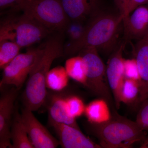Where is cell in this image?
<instances>
[{
	"label": "cell",
	"instance_id": "obj_1",
	"mask_svg": "<svg viewBox=\"0 0 148 148\" xmlns=\"http://www.w3.org/2000/svg\"><path fill=\"white\" fill-rule=\"evenodd\" d=\"M61 33L51 36L40 46L36 61L29 76L23 93L25 108L34 112L44 103L47 95L46 79L53 61L64 53Z\"/></svg>",
	"mask_w": 148,
	"mask_h": 148
},
{
	"label": "cell",
	"instance_id": "obj_2",
	"mask_svg": "<svg viewBox=\"0 0 148 148\" xmlns=\"http://www.w3.org/2000/svg\"><path fill=\"white\" fill-rule=\"evenodd\" d=\"M123 20V16L119 13L98 11L88 19L82 39L75 45L64 48V52L73 55L87 48L111 50L116 44Z\"/></svg>",
	"mask_w": 148,
	"mask_h": 148
},
{
	"label": "cell",
	"instance_id": "obj_3",
	"mask_svg": "<svg viewBox=\"0 0 148 148\" xmlns=\"http://www.w3.org/2000/svg\"><path fill=\"white\" fill-rule=\"evenodd\" d=\"M108 121L94 124L88 122L87 130L99 141L102 148H130L145 137L136 122L114 113Z\"/></svg>",
	"mask_w": 148,
	"mask_h": 148
},
{
	"label": "cell",
	"instance_id": "obj_4",
	"mask_svg": "<svg viewBox=\"0 0 148 148\" xmlns=\"http://www.w3.org/2000/svg\"><path fill=\"white\" fill-rule=\"evenodd\" d=\"M11 13L1 20L0 41L8 40L22 48L28 47L54 34L34 17L22 11Z\"/></svg>",
	"mask_w": 148,
	"mask_h": 148
},
{
	"label": "cell",
	"instance_id": "obj_5",
	"mask_svg": "<svg viewBox=\"0 0 148 148\" xmlns=\"http://www.w3.org/2000/svg\"><path fill=\"white\" fill-rule=\"evenodd\" d=\"M21 11L54 33H64L70 21L61 0H26Z\"/></svg>",
	"mask_w": 148,
	"mask_h": 148
},
{
	"label": "cell",
	"instance_id": "obj_6",
	"mask_svg": "<svg viewBox=\"0 0 148 148\" xmlns=\"http://www.w3.org/2000/svg\"><path fill=\"white\" fill-rule=\"evenodd\" d=\"M86 66V87L95 95L108 102L109 105L114 104L113 97L109 87L107 77L106 66L94 48H87L79 52Z\"/></svg>",
	"mask_w": 148,
	"mask_h": 148
},
{
	"label": "cell",
	"instance_id": "obj_7",
	"mask_svg": "<svg viewBox=\"0 0 148 148\" xmlns=\"http://www.w3.org/2000/svg\"><path fill=\"white\" fill-rule=\"evenodd\" d=\"M40 51V47L29 49L19 53L3 70L0 82L1 88L5 86H12L19 90L29 76Z\"/></svg>",
	"mask_w": 148,
	"mask_h": 148
},
{
	"label": "cell",
	"instance_id": "obj_8",
	"mask_svg": "<svg viewBox=\"0 0 148 148\" xmlns=\"http://www.w3.org/2000/svg\"><path fill=\"white\" fill-rule=\"evenodd\" d=\"M33 111L24 108L21 119L30 140L35 148H56L59 144L47 129L34 115Z\"/></svg>",
	"mask_w": 148,
	"mask_h": 148
},
{
	"label": "cell",
	"instance_id": "obj_9",
	"mask_svg": "<svg viewBox=\"0 0 148 148\" xmlns=\"http://www.w3.org/2000/svg\"><path fill=\"white\" fill-rule=\"evenodd\" d=\"M124 47L121 44L111 55L106 66V77L109 87L113 97L117 109L120 107V93L124 75L123 51Z\"/></svg>",
	"mask_w": 148,
	"mask_h": 148
},
{
	"label": "cell",
	"instance_id": "obj_10",
	"mask_svg": "<svg viewBox=\"0 0 148 148\" xmlns=\"http://www.w3.org/2000/svg\"><path fill=\"white\" fill-rule=\"evenodd\" d=\"M18 90L13 87L3 93L0 98V148H12L10 130L14 103Z\"/></svg>",
	"mask_w": 148,
	"mask_h": 148
},
{
	"label": "cell",
	"instance_id": "obj_11",
	"mask_svg": "<svg viewBox=\"0 0 148 148\" xmlns=\"http://www.w3.org/2000/svg\"><path fill=\"white\" fill-rule=\"evenodd\" d=\"M59 138V144L64 148H101L77 129L67 125L59 123L49 119Z\"/></svg>",
	"mask_w": 148,
	"mask_h": 148
},
{
	"label": "cell",
	"instance_id": "obj_12",
	"mask_svg": "<svg viewBox=\"0 0 148 148\" xmlns=\"http://www.w3.org/2000/svg\"><path fill=\"white\" fill-rule=\"evenodd\" d=\"M124 36L127 39L140 40L148 34V5L136 8L123 20Z\"/></svg>",
	"mask_w": 148,
	"mask_h": 148
},
{
	"label": "cell",
	"instance_id": "obj_13",
	"mask_svg": "<svg viewBox=\"0 0 148 148\" xmlns=\"http://www.w3.org/2000/svg\"><path fill=\"white\" fill-rule=\"evenodd\" d=\"M140 76V95L136 104H143L148 99V34L138 40L135 48Z\"/></svg>",
	"mask_w": 148,
	"mask_h": 148
},
{
	"label": "cell",
	"instance_id": "obj_14",
	"mask_svg": "<svg viewBox=\"0 0 148 148\" xmlns=\"http://www.w3.org/2000/svg\"><path fill=\"white\" fill-rule=\"evenodd\" d=\"M70 20L89 19L98 11V0H61Z\"/></svg>",
	"mask_w": 148,
	"mask_h": 148
},
{
	"label": "cell",
	"instance_id": "obj_15",
	"mask_svg": "<svg viewBox=\"0 0 148 148\" xmlns=\"http://www.w3.org/2000/svg\"><path fill=\"white\" fill-rule=\"evenodd\" d=\"M66 98L58 95L53 96L49 108V119L80 130L76 119L74 118L69 114Z\"/></svg>",
	"mask_w": 148,
	"mask_h": 148
},
{
	"label": "cell",
	"instance_id": "obj_16",
	"mask_svg": "<svg viewBox=\"0 0 148 148\" xmlns=\"http://www.w3.org/2000/svg\"><path fill=\"white\" fill-rule=\"evenodd\" d=\"M84 114L88 121L94 124L104 123L112 116L108 103L103 98L91 101L86 106Z\"/></svg>",
	"mask_w": 148,
	"mask_h": 148
},
{
	"label": "cell",
	"instance_id": "obj_17",
	"mask_svg": "<svg viewBox=\"0 0 148 148\" xmlns=\"http://www.w3.org/2000/svg\"><path fill=\"white\" fill-rule=\"evenodd\" d=\"M10 130L12 148H34L21 119V114L14 113Z\"/></svg>",
	"mask_w": 148,
	"mask_h": 148
},
{
	"label": "cell",
	"instance_id": "obj_18",
	"mask_svg": "<svg viewBox=\"0 0 148 148\" xmlns=\"http://www.w3.org/2000/svg\"><path fill=\"white\" fill-rule=\"evenodd\" d=\"M64 67L69 77L86 87V66L81 56H77L67 59Z\"/></svg>",
	"mask_w": 148,
	"mask_h": 148
},
{
	"label": "cell",
	"instance_id": "obj_19",
	"mask_svg": "<svg viewBox=\"0 0 148 148\" xmlns=\"http://www.w3.org/2000/svg\"><path fill=\"white\" fill-rule=\"evenodd\" d=\"M69 77L65 67L58 66L50 69L46 79L47 88L54 91H60L67 87Z\"/></svg>",
	"mask_w": 148,
	"mask_h": 148
},
{
	"label": "cell",
	"instance_id": "obj_20",
	"mask_svg": "<svg viewBox=\"0 0 148 148\" xmlns=\"http://www.w3.org/2000/svg\"><path fill=\"white\" fill-rule=\"evenodd\" d=\"M140 82L134 80L125 79L122 86L120 93L121 103L126 104L135 103L140 95Z\"/></svg>",
	"mask_w": 148,
	"mask_h": 148
},
{
	"label": "cell",
	"instance_id": "obj_21",
	"mask_svg": "<svg viewBox=\"0 0 148 148\" xmlns=\"http://www.w3.org/2000/svg\"><path fill=\"white\" fill-rule=\"evenodd\" d=\"M87 28V23L84 21L70 20L64 33L69 40L66 47L71 46L79 42L84 37Z\"/></svg>",
	"mask_w": 148,
	"mask_h": 148
},
{
	"label": "cell",
	"instance_id": "obj_22",
	"mask_svg": "<svg viewBox=\"0 0 148 148\" xmlns=\"http://www.w3.org/2000/svg\"><path fill=\"white\" fill-rule=\"evenodd\" d=\"M21 48L8 40L0 41V68L3 69L19 53Z\"/></svg>",
	"mask_w": 148,
	"mask_h": 148
},
{
	"label": "cell",
	"instance_id": "obj_23",
	"mask_svg": "<svg viewBox=\"0 0 148 148\" xmlns=\"http://www.w3.org/2000/svg\"><path fill=\"white\" fill-rule=\"evenodd\" d=\"M66 99L68 111L73 117L76 119L84 114L86 106L80 98L74 95L67 97Z\"/></svg>",
	"mask_w": 148,
	"mask_h": 148
},
{
	"label": "cell",
	"instance_id": "obj_24",
	"mask_svg": "<svg viewBox=\"0 0 148 148\" xmlns=\"http://www.w3.org/2000/svg\"><path fill=\"white\" fill-rule=\"evenodd\" d=\"M123 67L125 78L134 80L140 82V72L135 58L124 59Z\"/></svg>",
	"mask_w": 148,
	"mask_h": 148
},
{
	"label": "cell",
	"instance_id": "obj_25",
	"mask_svg": "<svg viewBox=\"0 0 148 148\" xmlns=\"http://www.w3.org/2000/svg\"><path fill=\"white\" fill-rule=\"evenodd\" d=\"M135 122L144 131L148 130V99L142 104Z\"/></svg>",
	"mask_w": 148,
	"mask_h": 148
},
{
	"label": "cell",
	"instance_id": "obj_26",
	"mask_svg": "<svg viewBox=\"0 0 148 148\" xmlns=\"http://www.w3.org/2000/svg\"><path fill=\"white\" fill-rule=\"evenodd\" d=\"M26 0H0L1 10L9 9L12 12L22 10Z\"/></svg>",
	"mask_w": 148,
	"mask_h": 148
},
{
	"label": "cell",
	"instance_id": "obj_27",
	"mask_svg": "<svg viewBox=\"0 0 148 148\" xmlns=\"http://www.w3.org/2000/svg\"><path fill=\"white\" fill-rule=\"evenodd\" d=\"M143 5H148V0H130L126 10V14L123 18L132 12L136 8Z\"/></svg>",
	"mask_w": 148,
	"mask_h": 148
},
{
	"label": "cell",
	"instance_id": "obj_28",
	"mask_svg": "<svg viewBox=\"0 0 148 148\" xmlns=\"http://www.w3.org/2000/svg\"><path fill=\"white\" fill-rule=\"evenodd\" d=\"M130 0H114L119 10V13L123 17L125 16L126 10Z\"/></svg>",
	"mask_w": 148,
	"mask_h": 148
},
{
	"label": "cell",
	"instance_id": "obj_29",
	"mask_svg": "<svg viewBox=\"0 0 148 148\" xmlns=\"http://www.w3.org/2000/svg\"><path fill=\"white\" fill-rule=\"evenodd\" d=\"M140 147L148 148V136H145V138L142 141Z\"/></svg>",
	"mask_w": 148,
	"mask_h": 148
}]
</instances>
